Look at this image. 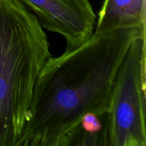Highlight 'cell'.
<instances>
[{
  "label": "cell",
  "mask_w": 146,
  "mask_h": 146,
  "mask_svg": "<svg viewBox=\"0 0 146 146\" xmlns=\"http://www.w3.org/2000/svg\"><path fill=\"white\" fill-rule=\"evenodd\" d=\"M106 145L145 146V34L131 44L115 76L106 118Z\"/></svg>",
  "instance_id": "3"
},
{
  "label": "cell",
  "mask_w": 146,
  "mask_h": 146,
  "mask_svg": "<svg viewBox=\"0 0 146 146\" xmlns=\"http://www.w3.org/2000/svg\"><path fill=\"white\" fill-rule=\"evenodd\" d=\"M145 28L94 32L76 48L50 57L33 91L15 146H69L88 113L108 112L115 76L133 41Z\"/></svg>",
  "instance_id": "1"
},
{
  "label": "cell",
  "mask_w": 146,
  "mask_h": 146,
  "mask_svg": "<svg viewBox=\"0 0 146 146\" xmlns=\"http://www.w3.org/2000/svg\"><path fill=\"white\" fill-rule=\"evenodd\" d=\"M128 27L145 28V0H104L94 32Z\"/></svg>",
  "instance_id": "5"
},
{
  "label": "cell",
  "mask_w": 146,
  "mask_h": 146,
  "mask_svg": "<svg viewBox=\"0 0 146 146\" xmlns=\"http://www.w3.org/2000/svg\"><path fill=\"white\" fill-rule=\"evenodd\" d=\"M48 36L21 0H0V146H15L38 76L51 56Z\"/></svg>",
  "instance_id": "2"
},
{
  "label": "cell",
  "mask_w": 146,
  "mask_h": 146,
  "mask_svg": "<svg viewBox=\"0 0 146 146\" xmlns=\"http://www.w3.org/2000/svg\"><path fill=\"white\" fill-rule=\"evenodd\" d=\"M43 29L62 36L65 51L82 45L94 34L96 15L89 0H21Z\"/></svg>",
  "instance_id": "4"
}]
</instances>
